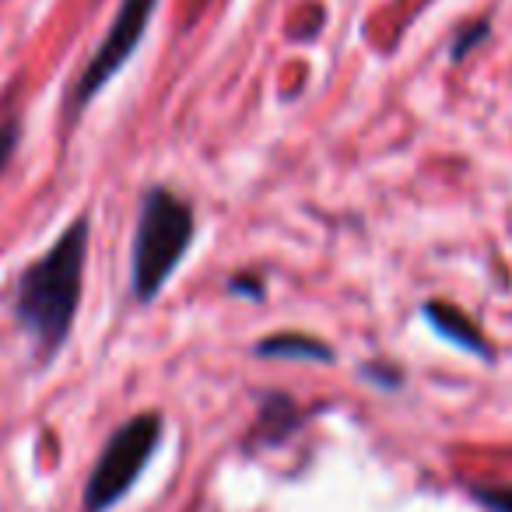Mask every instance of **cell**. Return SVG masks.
Segmentation results:
<instances>
[{"label":"cell","instance_id":"obj_1","mask_svg":"<svg viewBox=\"0 0 512 512\" xmlns=\"http://www.w3.org/2000/svg\"><path fill=\"white\" fill-rule=\"evenodd\" d=\"M88 239H92V221L88 214H78L64 228V235L15 281V295H11L15 320L43 355H57L74 327L81 288H85Z\"/></svg>","mask_w":512,"mask_h":512},{"label":"cell","instance_id":"obj_2","mask_svg":"<svg viewBox=\"0 0 512 512\" xmlns=\"http://www.w3.org/2000/svg\"><path fill=\"white\" fill-rule=\"evenodd\" d=\"M193 207L165 186H151L141 200L134 228V253H130V292L137 302H155L169 285L176 267L183 264L193 239Z\"/></svg>","mask_w":512,"mask_h":512},{"label":"cell","instance_id":"obj_3","mask_svg":"<svg viewBox=\"0 0 512 512\" xmlns=\"http://www.w3.org/2000/svg\"><path fill=\"white\" fill-rule=\"evenodd\" d=\"M158 435H162V418L151 411L134 414V418L116 428L113 439L102 449L99 463H95L92 477H88V491H85L88 509L102 512L127 495L130 484L137 481V474L148 467L151 453L158 446Z\"/></svg>","mask_w":512,"mask_h":512},{"label":"cell","instance_id":"obj_4","mask_svg":"<svg viewBox=\"0 0 512 512\" xmlns=\"http://www.w3.org/2000/svg\"><path fill=\"white\" fill-rule=\"evenodd\" d=\"M158 0H123L120 11H116L113 25L102 36V43L95 46L92 60L81 67L78 81H74L71 95H67V113L78 116L85 113V106L130 64V57L141 46L144 32L151 25V15H155Z\"/></svg>","mask_w":512,"mask_h":512},{"label":"cell","instance_id":"obj_5","mask_svg":"<svg viewBox=\"0 0 512 512\" xmlns=\"http://www.w3.org/2000/svg\"><path fill=\"white\" fill-rule=\"evenodd\" d=\"M421 316H425L428 327H432L439 337H446L449 344H456V348L470 351V355H477V358H491V344L484 341L477 323L470 320L467 313H460L456 306L439 302V299H428L425 306H421Z\"/></svg>","mask_w":512,"mask_h":512},{"label":"cell","instance_id":"obj_6","mask_svg":"<svg viewBox=\"0 0 512 512\" xmlns=\"http://www.w3.org/2000/svg\"><path fill=\"white\" fill-rule=\"evenodd\" d=\"M260 358H292V362H334V348L309 334H271L256 344Z\"/></svg>","mask_w":512,"mask_h":512},{"label":"cell","instance_id":"obj_7","mask_svg":"<svg viewBox=\"0 0 512 512\" xmlns=\"http://www.w3.org/2000/svg\"><path fill=\"white\" fill-rule=\"evenodd\" d=\"M18 141H22V123H18V120L0 123V172L8 169V162L15 158Z\"/></svg>","mask_w":512,"mask_h":512},{"label":"cell","instance_id":"obj_8","mask_svg":"<svg viewBox=\"0 0 512 512\" xmlns=\"http://www.w3.org/2000/svg\"><path fill=\"white\" fill-rule=\"evenodd\" d=\"M228 292L232 295H249L253 302L264 299V281L256 278V274H235L232 281H228Z\"/></svg>","mask_w":512,"mask_h":512},{"label":"cell","instance_id":"obj_9","mask_svg":"<svg viewBox=\"0 0 512 512\" xmlns=\"http://www.w3.org/2000/svg\"><path fill=\"white\" fill-rule=\"evenodd\" d=\"M491 512H512V488H477L474 491Z\"/></svg>","mask_w":512,"mask_h":512},{"label":"cell","instance_id":"obj_10","mask_svg":"<svg viewBox=\"0 0 512 512\" xmlns=\"http://www.w3.org/2000/svg\"><path fill=\"white\" fill-rule=\"evenodd\" d=\"M484 36H488V25H484V22H477L470 32H463V36L453 43V60H463V57H467V53H470V46H474V43H481Z\"/></svg>","mask_w":512,"mask_h":512}]
</instances>
